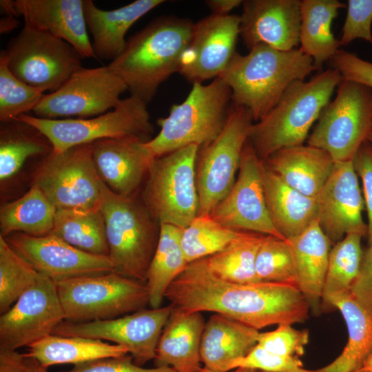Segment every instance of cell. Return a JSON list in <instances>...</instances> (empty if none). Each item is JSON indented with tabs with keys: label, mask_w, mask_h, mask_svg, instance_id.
<instances>
[{
	"label": "cell",
	"mask_w": 372,
	"mask_h": 372,
	"mask_svg": "<svg viewBox=\"0 0 372 372\" xmlns=\"http://www.w3.org/2000/svg\"><path fill=\"white\" fill-rule=\"evenodd\" d=\"M165 298L174 308L222 314L258 330L302 322L310 309L297 287L273 282H228L209 270L205 258L189 263L169 286Z\"/></svg>",
	"instance_id": "cell-1"
},
{
	"label": "cell",
	"mask_w": 372,
	"mask_h": 372,
	"mask_svg": "<svg viewBox=\"0 0 372 372\" xmlns=\"http://www.w3.org/2000/svg\"><path fill=\"white\" fill-rule=\"evenodd\" d=\"M194 28L189 19L161 17L130 38L108 65L125 83L130 95L147 104L161 84L178 72Z\"/></svg>",
	"instance_id": "cell-2"
},
{
	"label": "cell",
	"mask_w": 372,
	"mask_h": 372,
	"mask_svg": "<svg viewBox=\"0 0 372 372\" xmlns=\"http://www.w3.org/2000/svg\"><path fill=\"white\" fill-rule=\"evenodd\" d=\"M315 70L311 58L299 48L282 51L259 44L246 55L236 52L220 76L231 89L233 105L248 109L258 122L293 83Z\"/></svg>",
	"instance_id": "cell-3"
},
{
	"label": "cell",
	"mask_w": 372,
	"mask_h": 372,
	"mask_svg": "<svg viewBox=\"0 0 372 372\" xmlns=\"http://www.w3.org/2000/svg\"><path fill=\"white\" fill-rule=\"evenodd\" d=\"M342 81L340 72L332 68L309 81L293 83L276 105L251 127L249 141L260 159L265 161L280 149L303 145Z\"/></svg>",
	"instance_id": "cell-4"
},
{
	"label": "cell",
	"mask_w": 372,
	"mask_h": 372,
	"mask_svg": "<svg viewBox=\"0 0 372 372\" xmlns=\"http://www.w3.org/2000/svg\"><path fill=\"white\" fill-rule=\"evenodd\" d=\"M231 91L220 76L210 83H194L185 100L174 105L167 117L160 118L158 134L145 142L154 158L214 141L224 128L229 112Z\"/></svg>",
	"instance_id": "cell-5"
},
{
	"label": "cell",
	"mask_w": 372,
	"mask_h": 372,
	"mask_svg": "<svg viewBox=\"0 0 372 372\" xmlns=\"http://www.w3.org/2000/svg\"><path fill=\"white\" fill-rule=\"evenodd\" d=\"M100 209L105 222L108 256L115 271L146 283L158 242V223L145 204L132 196L115 193L103 181Z\"/></svg>",
	"instance_id": "cell-6"
},
{
	"label": "cell",
	"mask_w": 372,
	"mask_h": 372,
	"mask_svg": "<svg viewBox=\"0 0 372 372\" xmlns=\"http://www.w3.org/2000/svg\"><path fill=\"white\" fill-rule=\"evenodd\" d=\"M16 119L38 130L50 141L53 152L103 139L138 137L148 141L154 132L147 103L132 95L94 118L48 119L27 114Z\"/></svg>",
	"instance_id": "cell-7"
},
{
	"label": "cell",
	"mask_w": 372,
	"mask_h": 372,
	"mask_svg": "<svg viewBox=\"0 0 372 372\" xmlns=\"http://www.w3.org/2000/svg\"><path fill=\"white\" fill-rule=\"evenodd\" d=\"M54 282L65 320L72 322L115 318L149 302L145 283L116 271Z\"/></svg>",
	"instance_id": "cell-8"
},
{
	"label": "cell",
	"mask_w": 372,
	"mask_h": 372,
	"mask_svg": "<svg viewBox=\"0 0 372 372\" xmlns=\"http://www.w3.org/2000/svg\"><path fill=\"white\" fill-rule=\"evenodd\" d=\"M198 149V145H191L152 160L143 198L159 225L184 229L198 215L196 163Z\"/></svg>",
	"instance_id": "cell-9"
},
{
	"label": "cell",
	"mask_w": 372,
	"mask_h": 372,
	"mask_svg": "<svg viewBox=\"0 0 372 372\" xmlns=\"http://www.w3.org/2000/svg\"><path fill=\"white\" fill-rule=\"evenodd\" d=\"M372 127V90L344 80L322 110L307 145L327 152L335 162L352 161Z\"/></svg>",
	"instance_id": "cell-10"
},
{
	"label": "cell",
	"mask_w": 372,
	"mask_h": 372,
	"mask_svg": "<svg viewBox=\"0 0 372 372\" xmlns=\"http://www.w3.org/2000/svg\"><path fill=\"white\" fill-rule=\"evenodd\" d=\"M253 122L248 109L233 105L219 135L199 147L196 163L197 216L209 215L233 187Z\"/></svg>",
	"instance_id": "cell-11"
},
{
	"label": "cell",
	"mask_w": 372,
	"mask_h": 372,
	"mask_svg": "<svg viewBox=\"0 0 372 372\" xmlns=\"http://www.w3.org/2000/svg\"><path fill=\"white\" fill-rule=\"evenodd\" d=\"M17 79L44 92H54L82 68V57L68 43L24 25L4 50Z\"/></svg>",
	"instance_id": "cell-12"
},
{
	"label": "cell",
	"mask_w": 372,
	"mask_h": 372,
	"mask_svg": "<svg viewBox=\"0 0 372 372\" xmlns=\"http://www.w3.org/2000/svg\"><path fill=\"white\" fill-rule=\"evenodd\" d=\"M101 179L92 145H78L47 155L36 172L37 185L57 209L100 207Z\"/></svg>",
	"instance_id": "cell-13"
},
{
	"label": "cell",
	"mask_w": 372,
	"mask_h": 372,
	"mask_svg": "<svg viewBox=\"0 0 372 372\" xmlns=\"http://www.w3.org/2000/svg\"><path fill=\"white\" fill-rule=\"evenodd\" d=\"M126 90L125 83L108 65L82 68L57 90L45 94L32 112L37 117L48 119L90 118L114 109Z\"/></svg>",
	"instance_id": "cell-14"
},
{
	"label": "cell",
	"mask_w": 372,
	"mask_h": 372,
	"mask_svg": "<svg viewBox=\"0 0 372 372\" xmlns=\"http://www.w3.org/2000/svg\"><path fill=\"white\" fill-rule=\"evenodd\" d=\"M174 307L143 309L112 319L86 322H62L53 334L113 342L126 348L138 365L154 360L158 342Z\"/></svg>",
	"instance_id": "cell-15"
},
{
	"label": "cell",
	"mask_w": 372,
	"mask_h": 372,
	"mask_svg": "<svg viewBox=\"0 0 372 372\" xmlns=\"http://www.w3.org/2000/svg\"><path fill=\"white\" fill-rule=\"evenodd\" d=\"M262 166L263 161L248 139L242 151L235 183L210 216L234 230L252 231L287 240L271 220L262 183Z\"/></svg>",
	"instance_id": "cell-16"
},
{
	"label": "cell",
	"mask_w": 372,
	"mask_h": 372,
	"mask_svg": "<svg viewBox=\"0 0 372 372\" xmlns=\"http://www.w3.org/2000/svg\"><path fill=\"white\" fill-rule=\"evenodd\" d=\"M65 314L55 282L41 274L0 317V349L17 351L53 334Z\"/></svg>",
	"instance_id": "cell-17"
},
{
	"label": "cell",
	"mask_w": 372,
	"mask_h": 372,
	"mask_svg": "<svg viewBox=\"0 0 372 372\" xmlns=\"http://www.w3.org/2000/svg\"><path fill=\"white\" fill-rule=\"evenodd\" d=\"M5 239L40 274L54 282L115 271L109 256L85 252L52 234L15 233Z\"/></svg>",
	"instance_id": "cell-18"
},
{
	"label": "cell",
	"mask_w": 372,
	"mask_h": 372,
	"mask_svg": "<svg viewBox=\"0 0 372 372\" xmlns=\"http://www.w3.org/2000/svg\"><path fill=\"white\" fill-rule=\"evenodd\" d=\"M239 28L234 14H211L194 23L178 72L193 83L220 76L236 52Z\"/></svg>",
	"instance_id": "cell-19"
},
{
	"label": "cell",
	"mask_w": 372,
	"mask_h": 372,
	"mask_svg": "<svg viewBox=\"0 0 372 372\" xmlns=\"http://www.w3.org/2000/svg\"><path fill=\"white\" fill-rule=\"evenodd\" d=\"M316 203V220L331 242L349 234L367 235L362 216L364 200L352 161L335 162Z\"/></svg>",
	"instance_id": "cell-20"
},
{
	"label": "cell",
	"mask_w": 372,
	"mask_h": 372,
	"mask_svg": "<svg viewBox=\"0 0 372 372\" xmlns=\"http://www.w3.org/2000/svg\"><path fill=\"white\" fill-rule=\"evenodd\" d=\"M300 0L242 2L239 34L249 50L259 44L289 51L300 45Z\"/></svg>",
	"instance_id": "cell-21"
},
{
	"label": "cell",
	"mask_w": 372,
	"mask_h": 372,
	"mask_svg": "<svg viewBox=\"0 0 372 372\" xmlns=\"http://www.w3.org/2000/svg\"><path fill=\"white\" fill-rule=\"evenodd\" d=\"M138 137L103 139L91 143L101 179L115 193L132 196L154 158Z\"/></svg>",
	"instance_id": "cell-22"
},
{
	"label": "cell",
	"mask_w": 372,
	"mask_h": 372,
	"mask_svg": "<svg viewBox=\"0 0 372 372\" xmlns=\"http://www.w3.org/2000/svg\"><path fill=\"white\" fill-rule=\"evenodd\" d=\"M25 25L48 32L71 45L82 59H96L88 37L83 0H15Z\"/></svg>",
	"instance_id": "cell-23"
},
{
	"label": "cell",
	"mask_w": 372,
	"mask_h": 372,
	"mask_svg": "<svg viewBox=\"0 0 372 372\" xmlns=\"http://www.w3.org/2000/svg\"><path fill=\"white\" fill-rule=\"evenodd\" d=\"M205 324L202 312L174 307L158 342L154 366H169L176 372H200Z\"/></svg>",
	"instance_id": "cell-24"
},
{
	"label": "cell",
	"mask_w": 372,
	"mask_h": 372,
	"mask_svg": "<svg viewBox=\"0 0 372 372\" xmlns=\"http://www.w3.org/2000/svg\"><path fill=\"white\" fill-rule=\"evenodd\" d=\"M163 0H136L123 7L104 10L93 1L83 0L84 16L92 38L96 59L112 61L123 50L125 34L132 25Z\"/></svg>",
	"instance_id": "cell-25"
},
{
	"label": "cell",
	"mask_w": 372,
	"mask_h": 372,
	"mask_svg": "<svg viewBox=\"0 0 372 372\" xmlns=\"http://www.w3.org/2000/svg\"><path fill=\"white\" fill-rule=\"evenodd\" d=\"M263 163L287 185L314 198L320 194L335 164L327 152L309 145L280 149Z\"/></svg>",
	"instance_id": "cell-26"
},
{
	"label": "cell",
	"mask_w": 372,
	"mask_h": 372,
	"mask_svg": "<svg viewBox=\"0 0 372 372\" xmlns=\"http://www.w3.org/2000/svg\"><path fill=\"white\" fill-rule=\"evenodd\" d=\"M260 332L219 313L205 324L200 342L203 368L211 372H229L231 363L246 355L258 343Z\"/></svg>",
	"instance_id": "cell-27"
},
{
	"label": "cell",
	"mask_w": 372,
	"mask_h": 372,
	"mask_svg": "<svg viewBox=\"0 0 372 372\" xmlns=\"http://www.w3.org/2000/svg\"><path fill=\"white\" fill-rule=\"evenodd\" d=\"M294 263L297 287L309 307L318 312L331 251V241L315 219L296 238L288 240Z\"/></svg>",
	"instance_id": "cell-28"
},
{
	"label": "cell",
	"mask_w": 372,
	"mask_h": 372,
	"mask_svg": "<svg viewBox=\"0 0 372 372\" xmlns=\"http://www.w3.org/2000/svg\"><path fill=\"white\" fill-rule=\"evenodd\" d=\"M262 177L267 209L275 228L287 240L296 238L316 219V198L287 185L264 163Z\"/></svg>",
	"instance_id": "cell-29"
},
{
	"label": "cell",
	"mask_w": 372,
	"mask_h": 372,
	"mask_svg": "<svg viewBox=\"0 0 372 372\" xmlns=\"http://www.w3.org/2000/svg\"><path fill=\"white\" fill-rule=\"evenodd\" d=\"M346 7L338 0L300 1L299 49L311 58L318 70L340 50V43L331 31V24L339 10Z\"/></svg>",
	"instance_id": "cell-30"
},
{
	"label": "cell",
	"mask_w": 372,
	"mask_h": 372,
	"mask_svg": "<svg viewBox=\"0 0 372 372\" xmlns=\"http://www.w3.org/2000/svg\"><path fill=\"white\" fill-rule=\"evenodd\" d=\"M127 353L126 348L99 339L52 334L30 345L25 355L48 369L57 364L74 366Z\"/></svg>",
	"instance_id": "cell-31"
},
{
	"label": "cell",
	"mask_w": 372,
	"mask_h": 372,
	"mask_svg": "<svg viewBox=\"0 0 372 372\" xmlns=\"http://www.w3.org/2000/svg\"><path fill=\"white\" fill-rule=\"evenodd\" d=\"M329 306L337 308L345 321L348 340L340 355L317 372H355L372 353V312L360 304L351 292L337 296Z\"/></svg>",
	"instance_id": "cell-32"
},
{
	"label": "cell",
	"mask_w": 372,
	"mask_h": 372,
	"mask_svg": "<svg viewBox=\"0 0 372 372\" xmlns=\"http://www.w3.org/2000/svg\"><path fill=\"white\" fill-rule=\"evenodd\" d=\"M159 225L158 242L145 283L151 308L161 307L169 286L189 264L180 245L183 229L169 224Z\"/></svg>",
	"instance_id": "cell-33"
},
{
	"label": "cell",
	"mask_w": 372,
	"mask_h": 372,
	"mask_svg": "<svg viewBox=\"0 0 372 372\" xmlns=\"http://www.w3.org/2000/svg\"><path fill=\"white\" fill-rule=\"evenodd\" d=\"M56 208L37 186L22 197L1 208V235L6 238L14 232L33 236L51 234Z\"/></svg>",
	"instance_id": "cell-34"
},
{
	"label": "cell",
	"mask_w": 372,
	"mask_h": 372,
	"mask_svg": "<svg viewBox=\"0 0 372 372\" xmlns=\"http://www.w3.org/2000/svg\"><path fill=\"white\" fill-rule=\"evenodd\" d=\"M51 234L85 252L109 255L105 222L100 207L57 209Z\"/></svg>",
	"instance_id": "cell-35"
},
{
	"label": "cell",
	"mask_w": 372,
	"mask_h": 372,
	"mask_svg": "<svg viewBox=\"0 0 372 372\" xmlns=\"http://www.w3.org/2000/svg\"><path fill=\"white\" fill-rule=\"evenodd\" d=\"M265 236L240 231L224 249L205 258L209 270L220 279L234 283L261 282L256 274V261Z\"/></svg>",
	"instance_id": "cell-36"
},
{
	"label": "cell",
	"mask_w": 372,
	"mask_h": 372,
	"mask_svg": "<svg viewBox=\"0 0 372 372\" xmlns=\"http://www.w3.org/2000/svg\"><path fill=\"white\" fill-rule=\"evenodd\" d=\"M52 146L33 126L19 119L3 123L0 138V179L14 176L32 156L49 154Z\"/></svg>",
	"instance_id": "cell-37"
},
{
	"label": "cell",
	"mask_w": 372,
	"mask_h": 372,
	"mask_svg": "<svg viewBox=\"0 0 372 372\" xmlns=\"http://www.w3.org/2000/svg\"><path fill=\"white\" fill-rule=\"evenodd\" d=\"M362 236L349 234L331 249L322 292V302L328 305L333 298L351 292L361 265Z\"/></svg>",
	"instance_id": "cell-38"
},
{
	"label": "cell",
	"mask_w": 372,
	"mask_h": 372,
	"mask_svg": "<svg viewBox=\"0 0 372 372\" xmlns=\"http://www.w3.org/2000/svg\"><path fill=\"white\" fill-rule=\"evenodd\" d=\"M240 231L221 225L210 214L196 216L182 231L180 245L187 261L190 263L221 251Z\"/></svg>",
	"instance_id": "cell-39"
},
{
	"label": "cell",
	"mask_w": 372,
	"mask_h": 372,
	"mask_svg": "<svg viewBox=\"0 0 372 372\" xmlns=\"http://www.w3.org/2000/svg\"><path fill=\"white\" fill-rule=\"evenodd\" d=\"M40 273L0 236V313L8 311Z\"/></svg>",
	"instance_id": "cell-40"
},
{
	"label": "cell",
	"mask_w": 372,
	"mask_h": 372,
	"mask_svg": "<svg viewBox=\"0 0 372 372\" xmlns=\"http://www.w3.org/2000/svg\"><path fill=\"white\" fill-rule=\"evenodd\" d=\"M44 92L17 79L10 70L4 50L0 53V121L6 123L33 111Z\"/></svg>",
	"instance_id": "cell-41"
},
{
	"label": "cell",
	"mask_w": 372,
	"mask_h": 372,
	"mask_svg": "<svg viewBox=\"0 0 372 372\" xmlns=\"http://www.w3.org/2000/svg\"><path fill=\"white\" fill-rule=\"evenodd\" d=\"M256 271L261 282L297 287L293 255L288 240L265 235L257 254Z\"/></svg>",
	"instance_id": "cell-42"
},
{
	"label": "cell",
	"mask_w": 372,
	"mask_h": 372,
	"mask_svg": "<svg viewBox=\"0 0 372 372\" xmlns=\"http://www.w3.org/2000/svg\"><path fill=\"white\" fill-rule=\"evenodd\" d=\"M309 338L308 330H298L290 324H282L273 331L260 333L257 344L280 355L298 357L304 354Z\"/></svg>",
	"instance_id": "cell-43"
},
{
	"label": "cell",
	"mask_w": 372,
	"mask_h": 372,
	"mask_svg": "<svg viewBox=\"0 0 372 372\" xmlns=\"http://www.w3.org/2000/svg\"><path fill=\"white\" fill-rule=\"evenodd\" d=\"M372 0H349L339 41L341 47L360 39L372 45Z\"/></svg>",
	"instance_id": "cell-44"
},
{
	"label": "cell",
	"mask_w": 372,
	"mask_h": 372,
	"mask_svg": "<svg viewBox=\"0 0 372 372\" xmlns=\"http://www.w3.org/2000/svg\"><path fill=\"white\" fill-rule=\"evenodd\" d=\"M298 357L284 356L272 353L257 344L246 355L234 360L230 370L247 368L255 371L278 372L302 367Z\"/></svg>",
	"instance_id": "cell-45"
},
{
	"label": "cell",
	"mask_w": 372,
	"mask_h": 372,
	"mask_svg": "<svg viewBox=\"0 0 372 372\" xmlns=\"http://www.w3.org/2000/svg\"><path fill=\"white\" fill-rule=\"evenodd\" d=\"M65 372H176L169 366L143 368L136 364L131 355L107 358L74 365Z\"/></svg>",
	"instance_id": "cell-46"
},
{
	"label": "cell",
	"mask_w": 372,
	"mask_h": 372,
	"mask_svg": "<svg viewBox=\"0 0 372 372\" xmlns=\"http://www.w3.org/2000/svg\"><path fill=\"white\" fill-rule=\"evenodd\" d=\"M331 61L333 68L340 72L342 79L363 84L372 90L371 62L341 49Z\"/></svg>",
	"instance_id": "cell-47"
},
{
	"label": "cell",
	"mask_w": 372,
	"mask_h": 372,
	"mask_svg": "<svg viewBox=\"0 0 372 372\" xmlns=\"http://www.w3.org/2000/svg\"><path fill=\"white\" fill-rule=\"evenodd\" d=\"M353 164L362 181L364 203L368 214V240L372 242V145L366 141L360 147L355 156Z\"/></svg>",
	"instance_id": "cell-48"
},
{
	"label": "cell",
	"mask_w": 372,
	"mask_h": 372,
	"mask_svg": "<svg viewBox=\"0 0 372 372\" xmlns=\"http://www.w3.org/2000/svg\"><path fill=\"white\" fill-rule=\"evenodd\" d=\"M351 294L363 307L372 312V242L363 254L358 275Z\"/></svg>",
	"instance_id": "cell-49"
},
{
	"label": "cell",
	"mask_w": 372,
	"mask_h": 372,
	"mask_svg": "<svg viewBox=\"0 0 372 372\" xmlns=\"http://www.w3.org/2000/svg\"><path fill=\"white\" fill-rule=\"evenodd\" d=\"M24 358L17 351L0 349V372H23Z\"/></svg>",
	"instance_id": "cell-50"
},
{
	"label": "cell",
	"mask_w": 372,
	"mask_h": 372,
	"mask_svg": "<svg viewBox=\"0 0 372 372\" xmlns=\"http://www.w3.org/2000/svg\"><path fill=\"white\" fill-rule=\"evenodd\" d=\"M206 4L211 12V14L227 16L236 8L242 4L241 0H208Z\"/></svg>",
	"instance_id": "cell-51"
},
{
	"label": "cell",
	"mask_w": 372,
	"mask_h": 372,
	"mask_svg": "<svg viewBox=\"0 0 372 372\" xmlns=\"http://www.w3.org/2000/svg\"><path fill=\"white\" fill-rule=\"evenodd\" d=\"M19 24V21L15 17L5 16L0 20V33L7 34L16 29Z\"/></svg>",
	"instance_id": "cell-52"
},
{
	"label": "cell",
	"mask_w": 372,
	"mask_h": 372,
	"mask_svg": "<svg viewBox=\"0 0 372 372\" xmlns=\"http://www.w3.org/2000/svg\"><path fill=\"white\" fill-rule=\"evenodd\" d=\"M23 372H49L37 360L25 355Z\"/></svg>",
	"instance_id": "cell-53"
},
{
	"label": "cell",
	"mask_w": 372,
	"mask_h": 372,
	"mask_svg": "<svg viewBox=\"0 0 372 372\" xmlns=\"http://www.w3.org/2000/svg\"><path fill=\"white\" fill-rule=\"evenodd\" d=\"M1 8L6 16L17 17L16 13L14 1L11 0H1Z\"/></svg>",
	"instance_id": "cell-54"
},
{
	"label": "cell",
	"mask_w": 372,
	"mask_h": 372,
	"mask_svg": "<svg viewBox=\"0 0 372 372\" xmlns=\"http://www.w3.org/2000/svg\"><path fill=\"white\" fill-rule=\"evenodd\" d=\"M359 370L372 372V353L369 355L362 366Z\"/></svg>",
	"instance_id": "cell-55"
},
{
	"label": "cell",
	"mask_w": 372,
	"mask_h": 372,
	"mask_svg": "<svg viewBox=\"0 0 372 372\" xmlns=\"http://www.w3.org/2000/svg\"><path fill=\"white\" fill-rule=\"evenodd\" d=\"M200 372H211L205 369H204L203 367L202 370ZM231 372H256V371L254 370V369H247V368H242V367H239V368H236L235 369H234V371H232Z\"/></svg>",
	"instance_id": "cell-56"
},
{
	"label": "cell",
	"mask_w": 372,
	"mask_h": 372,
	"mask_svg": "<svg viewBox=\"0 0 372 372\" xmlns=\"http://www.w3.org/2000/svg\"><path fill=\"white\" fill-rule=\"evenodd\" d=\"M256 372H268V371H256ZM278 372H317V371H316L307 370V369H303L302 367H299V368H296V369H289V370L283 371H278Z\"/></svg>",
	"instance_id": "cell-57"
},
{
	"label": "cell",
	"mask_w": 372,
	"mask_h": 372,
	"mask_svg": "<svg viewBox=\"0 0 372 372\" xmlns=\"http://www.w3.org/2000/svg\"><path fill=\"white\" fill-rule=\"evenodd\" d=\"M367 141L369 142L372 145V127L367 136Z\"/></svg>",
	"instance_id": "cell-58"
},
{
	"label": "cell",
	"mask_w": 372,
	"mask_h": 372,
	"mask_svg": "<svg viewBox=\"0 0 372 372\" xmlns=\"http://www.w3.org/2000/svg\"><path fill=\"white\" fill-rule=\"evenodd\" d=\"M355 372H371V371H362V370H358Z\"/></svg>",
	"instance_id": "cell-59"
}]
</instances>
